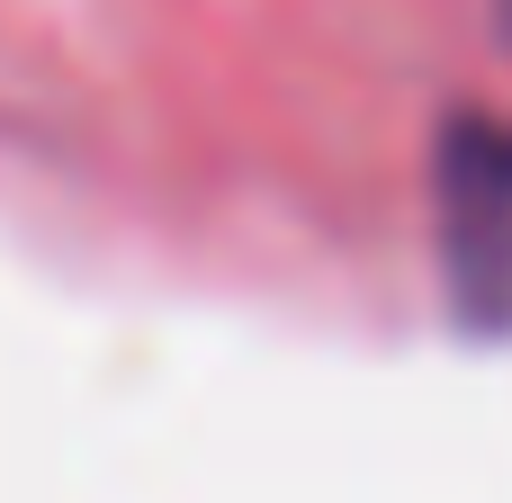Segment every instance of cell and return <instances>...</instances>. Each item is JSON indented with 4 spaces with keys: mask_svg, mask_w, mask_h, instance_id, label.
<instances>
[{
    "mask_svg": "<svg viewBox=\"0 0 512 503\" xmlns=\"http://www.w3.org/2000/svg\"><path fill=\"white\" fill-rule=\"evenodd\" d=\"M441 252L468 324H512V126L459 117L441 144Z\"/></svg>",
    "mask_w": 512,
    "mask_h": 503,
    "instance_id": "6da1fadb",
    "label": "cell"
}]
</instances>
